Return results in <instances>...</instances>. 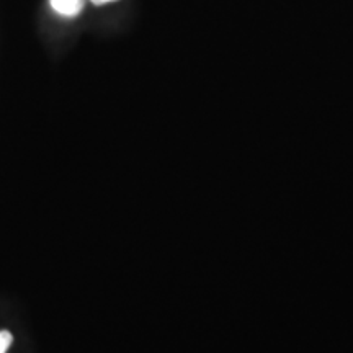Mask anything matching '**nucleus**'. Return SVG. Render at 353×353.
Listing matches in <instances>:
<instances>
[{
  "label": "nucleus",
  "mask_w": 353,
  "mask_h": 353,
  "mask_svg": "<svg viewBox=\"0 0 353 353\" xmlns=\"http://www.w3.org/2000/svg\"><path fill=\"white\" fill-rule=\"evenodd\" d=\"M13 335L8 330H0V353H7L8 348L12 347Z\"/></svg>",
  "instance_id": "nucleus-2"
},
{
  "label": "nucleus",
  "mask_w": 353,
  "mask_h": 353,
  "mask_svg": "<svg viewBox=\"0 0 353 353\" xmlns=\"http://www.w3.org/2000/svg\"><path fill=\"white\" fill-rule=\"evenodd\" d=\"M92 3L97 7H101V6H107V3H112V2H118V0H90Z\"/></svg>",
  "instance_id": "nucleus-3"
},
{
  "label": "nucleus",
  "mask_w": 353,
  "mask_h": 353,
  "mask_svg": "<svg viewBox=\"0 0 353 353\" xmlns=\"http://www.w3.org/2000/svg\"><path fill=\"white\" fill-rule=\"evenodd\" d=\"M50 3L56 13L72 19V17H77L83 10L85 0H50Z\"/></svg>",
  "instance_id": "nucleus-1"
}]
</instances>
